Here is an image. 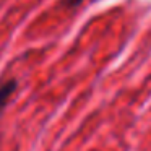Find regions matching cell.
Wrapping results in <instances>:
<instances>
[{
    "instance_id": "6da1fadb",
    "label": "cell",
    "mask_w": 151,
    "mask_h": 151,
    "mask_svg": "<svg viewBox=\"0 0 151 151\" xmlns=\"http://www.w3.org/2000/svg\"><path fill=\"white\" fill-rule=\"evenodd\" d=\"M17 88H18V81H17L15 78L7 80V81L4 83V85L0 86V112L4 111L5 106L8 104V101H10L12 96L15 94Z\"/></svg>"
},
{
    "instance_id": "7a4b0ae2",
    "label": "cell",
    "mask_w": 151,
    "mask_h": 151,
    "mask_svg": "<svg viewBox=\"0 0 151 151\" xmlns=\"http://www.w3.org/2000/svg\"><path fill=\"white\" fill-rule=\"evenodd\" d=\"M81 2H85V0H63L62 5H65V7H76V5H80Z\"/></svg>"
}]
</instances>
